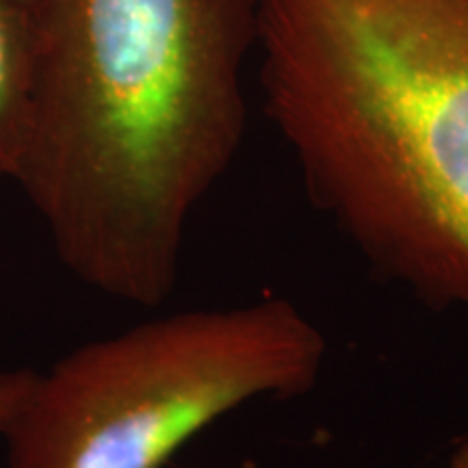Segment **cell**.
Instances as JSON below:
<instances>
[{
  "label": "cell",
  "mask_w": 468,
  "mask_h": 468,
  "mask_svg": "<svg viewBox=\"0 0 468 468\" xmlns=\"http://www.w3.org/2000/svg\"><path fill=\"white\" fill-rule=\"evenodd\" d=\"M16 183L80 284L159 308L248 128L254 0H48Z\"/></svg>",
  "instance_id": "obj_1"
},
{
  "label": "cell",
  "mask_w": 468,
  "mask_h": 468,
  "mask_svg": "<svg viewBox=\"0 0 468 468\" xmlns=\"http://www.w3.org/2000/svg\"><path fill=\"white\" fill-rule=\"evenodd\" d=\"M262 111L379 278L468 319V0H254Z\"/></svg>",
  "instance_id": "obj_2"
},
{
  "label": "cell",
  "mask_w": 468,
  "mask_h": 468,
  "mask_svg": "<svg viewBox=\"0 0 468 468\" xmlns=\"http://www.w3.org/2000/svg\"><path fill=\"white\" fill-rule=\"evenodd\" d=\"M325 358L321 327L282 295L145 319L37 371L5 468H163L234 410L313 390Z\"/></svg>",
  "instance_id": "obj_3"
},
{
  "label": "cell",
  "mask_w": 468,
  "mask_h": 468,
  "mask_svg": "<svg viewBox=\"0 0 468 468\" xmlns=\"http://www.w3.org/2000/svg\"><path fill=\"white\" fill-rule=\"evenodd\" d=\"M37 20L25 0H0V180H14L31 124Z\"/></svg>",
  "instance_id": "obj_4"
},
{
  "label": "cell",
  "mask_w": 468,
  "mask_h": 468,
  "mask_svg": "<svg viewBox=\"0 0 468 468\" xmlns=\"http://www.w3.org/2000/svg\"><path fill=\"white\" fill-rule=\"evenodd\" d=\"M37 371L35 368H0V436L9 430L11 420L25 406Z\"/></svg>",
  "instance_id": "obj_5"
},
{
  "label": "cell",
  "mask_w": 468,
  "mask_h": 468,
  "mask_svg": "<svg viewBox=\"0 0 468 468\" xmlns=\"http://www.w3.org/2000/svg\"><path fill=\"white\" fill-rule=\"evenodd\" d=\"M447 468H468V441H464L458 449H455Z\"/></svg>",
  "instance_id": "obj_6"
},
{
  "label": "cell",
  "mask_w": 468,
  "mask_h": 468,
  "mask_svg": "<svg viewBox=\"0 0 468 468\" xmlns=\"http://www.w3.org/2000/svg\"><path fill=\"white\" fill-rule=\"evenodd\" d=\"M25 3L28 5V7H31V11H33V14H35V16H37V14H39V11H42V9H44V5H46V3H48V0H25Z\"/></svg>",
  "instance_id": "obj_7"
}]
</instances>
